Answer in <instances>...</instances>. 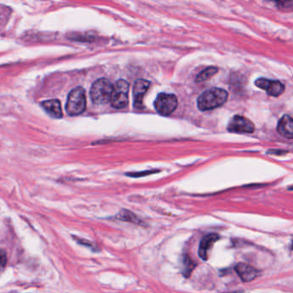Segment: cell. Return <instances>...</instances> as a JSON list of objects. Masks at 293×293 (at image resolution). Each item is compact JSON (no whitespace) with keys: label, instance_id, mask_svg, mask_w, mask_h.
I'll return each mask as SVG.
<instances>
[{"label":"cell","instance_id":"10","mask_svg":"<svg viewBox=\"0 0 293 293\" xmlns=\"http://www.w3.org/2000/svg\"><path fill=\"white\" fill-rule=\"evenodd\" d=\"M219 239L218 234H208L201 239L200 245H199V256L203 260H207L208 258V252L213 247V243Z\"/></svg>","mask_w":293,"mask_h":293},{"label":"cell","instance_id":"11","mask_svg":"<svg viewBox=\"0 0 293 293\" xmlns=\"http://www.w3.org/2000/svg\"><path fill=\"white\" fill-rule=\"evenodd\" d=\"M278 133L288 139H293V119L288 115H284L279 119L277 126Z\"/></svg>","mask_w":293,"mask_h":293},{"label":"cell","instance_id":"14","mask_svg":"<svg viewBox=\"0 0 293 293\" xmlns=\"http://www.w3.org/2000/svg\"><path fill=\"white\" fill-rule=\"evenodd\" d=\"M117 218L120 219V220H124V221L135 223V224H141V221H140L139 219L134 213H130V211H122L121 213L118 214Z\"/></svg>","mask_w":293,"mask_h":293},{"label":"cell","instance_id":"7","mask_svg":"<svg viewBox=\"0 0 293 293\" xmlns=\"http://www.w3.org/2000/svg\"><path fill=\"white\" fill-rule=\"evenodd\" d=\"M255 86L263 89L267 95L273 97H278L284 91V85L281 82L269 80L266 78H259L255 82Z\"/></svg>","mask_w":293,"mask_h":293},{"label":"cell","instance_id":"17","mask_svg":"<svg viewBox=\"0 0 293 293\" xmlns=\"http://www.w3.org/2000/svg\"><path fill=\"white\" fill-rule=\"evenodd\" d=\"M7 264V255L3 249H0V269L4 268Z\"/></svg>","mask_w":293,"mask_h":293},{"label":"cell","instance_id":"12","mask_svg":"<svg viewBox=\"0 0 293 293\" xmlns=\"http://www.w3.org/2000/svg\"><path fill=\"white\" fill-rule=\"evenodd\" d=\"M42 106L45 111L54 119H61L63 117L62 108L60 101L58 100H50L43 101Z\"/></svg>","mask_w":293,"mask_h":293},{"label":"cell","instance_id":"16","mask_svg":"<svg viewBox=\"0 0 293 293\" xmlns=\"http://www.w3.org/2000/svg\"><path fill=\"white\" fill-rule=\"evenodd\" d=\"M280 8H288L291 6L292 0H270Z\"/></svg>","mask_w":293,"mask_h":293},{"label":"cell","instance_id":"6","mask_svg":"<svg viewBox=\"0 0 293 293\" xmlns=\"http://www.w3.org/2000/svg\"><path fill=\"white\" fill-rule=\"evenodd\" d=\"M228 130L232 133L250 134L255 131V125L243 116H234L228 125Z\"/></svg>","mask_w":293,"mask_h":293},{"label":"cell","instance_id":"8","mask_svg":"<svg viewBox=\"0 0 293 293\" xmlns=\"http://www.w3.org/2000/svg\"><path fill=\"white\" fill-rule=\"evenodd\" d=\"M149 87H150V83L148 81L143 80V79L136 81L134 84V106L137 109L142 108L143 97H144L146 93L148 92Z\"/></svg>","mask_w":293,"mask_h":293},{"label":"cell","instance_id":"9","mask_svg":"<svg viewBox=\"0 0 293 293\" xmlns=\"http://www.w3.org/2000/svg\"><path fill=\"white\" fill-rule=\"evenodd\" d=\"M235 271L243 282L252 281L260 275V272L254 266L243 262L237 263L235 266Z\"/></svg>","mask_w":293,"mask_h":293},{"label":"cell","instance_id":"2","mask_svg":"<svg viewBox=\"0 0 293 293\" xmlns=\"http://www.w3.org/2000/svg\"><path fill=\"white\" fill-rule=\"evenodd\" d=\"M113 90V85L111 82L106 78H101L93 84L90 97L94 103L103 105L111 101Z\"/></svg>","mask_w":293,"mask_h":293},{"label":"cell","instance_id":"13","mask_svg":"<svg viewBox=\"0 0 293 293\" xmlns=\"http://www.w3.org/2000/svg\"><path fill=\"white\" fill-rule=\"evenodd\" d=\"M218 72V69L216 67H208L205 69L204 71H201V73L196 77V83H201L205 81L208 80L209 78L213 77Z\"/></svg>","mask_w":293,"mask_h":293},{"label":"cell","instance_id":"18","mask_svg":"<svg viewBox=\"0 0 293 293\" xmlns=\"http://www.w3.org/2000/svg\"><path fill=\"white\" fill-rule=\"evenodd\" d=\"M77 242L78 243H81V244H83V245L87 246V247H89L90 249H92L93 250H95V246L92 243H90V242H88L86 240H77Z\"/></svg>","mask_w":293,"mask_h":293},{"label":"cell","instance_id":"15","mask_svg":"<svg viewBox=\"0 0 293 293\" xmlns=\"http://www.w3.org/2000/svg\"><path fill=\"white\" fill-rule=\"evenodd\" d=\"M195 263L190 259V256H185L184 258V275L185 277H189L190 275V273L192 272L193 269L195 267Z\"/></svg>","mask_w":293,"mask_h":293},{"label":"cell","instance_id":"4","mask_svg":"<svg viewBox=\"0 0 293 293\" xmlns=\"http://www.w3.org/2000/svg\"><path fill=\"white\" fill-rule=\"evenodd\" d=\"M129 83L125 80H119L113 85V95L111 98L112 107L116 109L125 108L129 101Z\"/></svg>","mask_w":293,"mask_h":293},{"label":"cell","instance_id":"5","mask_svg":"<svg viewBox=\"0 0 293 293\" xmlns=\"http://www.w3.org/2000/svg\"><path fill=\"white\" fill-rule=\"evenodd\" d=\"M178 107V99L174 95L160 94L154 101V107L160 115L168 116Z\"/></svg>","mask_w":293,"mask_h":293},{"label":"cell","instance_id":"1","mask_svg":"<svg viewBox=\"0 0 293 293\" xmlns=\"http://www.w3.org/2000/svg\"><path fill=\"white\" fill-rule=\"evenodd\" d=\"M228 93L225 89L213 88L199 96L197 106L201 111H209L221 107L227 101Z\"/></svg>","mask_w":293,"mask_h":293},{"label":"cell","instance_id":"3","mask_svg":"<svg viewBox=\"0 0 293 293\" xmlns=\"http://www.w3.org/2000/svg\"><path fill=\"white\" fill-rule=\"evenodd\" d=\"M69 115H80L86 109V95L83 88H76L68 95L65 107Z\"/></svg>","mask_w":293,"mask_h":293}]
</instances>
